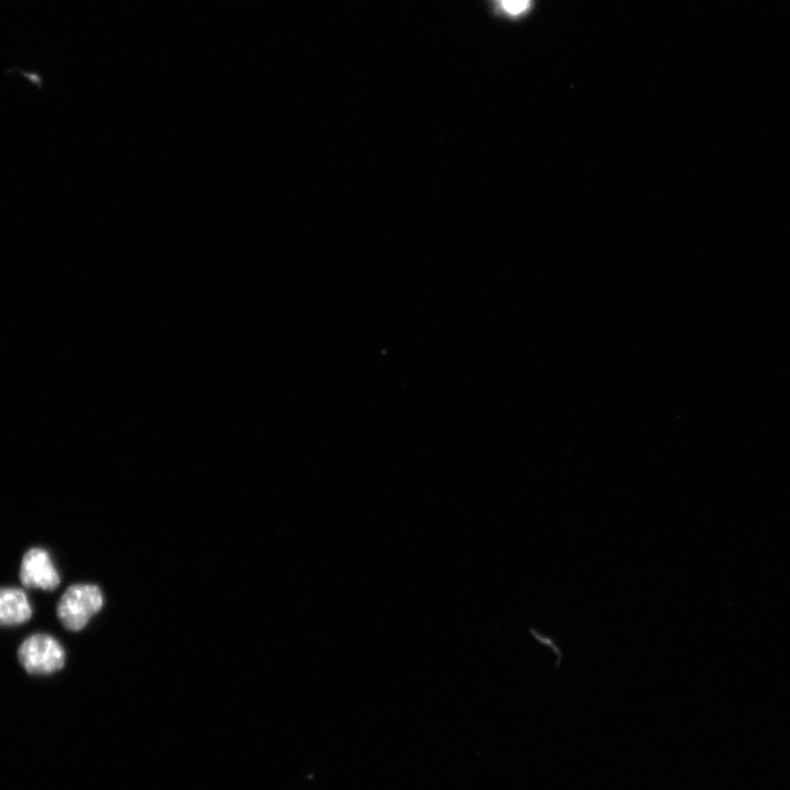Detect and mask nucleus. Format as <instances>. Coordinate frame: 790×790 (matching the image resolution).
<instances>
[{"mask_svg": "<svg viewBox=\"0 0 790 790\" xmlns=\"http://www.w3.org/2000/svg\"><path fill=\"white\" fill-rule=\"evenodd\" d=\"M103 607L101 588L91 584H76L68 587L60 599L56 614L65 629L80 632Z\"/></svg>", "mask_w": 790, "mask_h": 790, "instance_id": "f257e3e1", "label": "nucleus"}, {"mask_svg": "<svg viewBox=\"0 0 790 790\" xmlns=\"http://www.w3.org/2000/svg\"><path fill=\"white\" fill-rule=\"evenodd\" d=\"M22 666L31 675H50L65 665V651L62 645L47 634L28 637L18 649Z\"/></svg>", "mask_w": 790, "mask_h": 790, "instance_id": "f03ea898", "label": "nucleus"}, {"mask_svg": "<svg viewBox=\"0 0 790 790\" xmlns=\"http://www.w3.org/2000/svg\"><path fill=\"white\" fill-rule=\"evenodd\" d=\"M21 581L25 587L54 590L61 583L50 553L42 548L28 550L22 562Z\"/></svg>", "mask_w": 790, "mask_h": 790, "instance_id": "7ed1b4c3", "label": "nucleus"}, {"mask_svg": "<svg viewBox=\"0 0 790 790\" xmlns=\"http://www.w3.org/2000/svg\"><path fill=\"white\" fill-rule=\"evenodd\" d=\"M33 609L25 590L17 587L0 588V627H13L29 622Z\"/></svg>", "mask_w": 790, "mask_h": 790, "instance_id": "20e7f679", "label": "nucleus"}, {"mask_svg": "<svg viewBox=\"0 0 790 790\" xmlns=\"http://www.w3.org/2000/svg\"><path fill=\"white\" fill-rule=\"evenodd\" d=\"M502 8L513 16L521 15L530 8V0H501Z\"/></svg>", "mask_w": 790, "mask_h": 790, "instance_id": "39448f33", "label": "nucleus"}]
</instances>
